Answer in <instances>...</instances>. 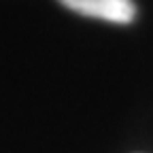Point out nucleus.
Segmentation results:
<instances>
[{
    "label": "nucleus",
    "mask_w": 153,
    "mask_h": 153,
    "mask_svg": "<svg viewBox=\"0 0 153 153\" xmlns=\"http://www.w3.org/2000/svg\"><path fill=\"white\" fill-rule=\"evenodd\" d=\"M62 7L85 17L102 19L111 24H132L136 19L134 0H57Z\"/></svg>",
    "instance_id": "nucleus-1"
}]
</instances>
